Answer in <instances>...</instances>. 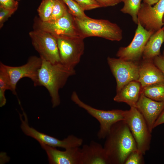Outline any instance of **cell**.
I'll use <instances>...</instances> for the list:
<instances>
[{
    "label": "cell",
    "mask_w": 164,
    "mask_h": 164,
    "mask_svg": "<svg viewBox=\"0 0 164 164\" xmlns=\"http://www.w3.org/2000/svg\"><path fill=\"white\" fill-rule=\"evenodd\" d=\"M105 138L103 147L111 164H124L128 155L138 150L135 141L124 120L114 124Z\"/></svg>",
    "instance_id": "6da1fadb"
},
{
    "label": "cell",
    "mask_w": 164,
    "mask_h": 164,
    "mask_svg": "<svg viewBox=\"0 0 164 164\" xmlns=\"http://www.w3.org/2000/svg\"><path fill=\"white\" fill-rule=\"evenodd\" d=\"M42 59L38 75L39 86H43L47 89L51 97L52 107L55 108L60 103L59 90L76 72L74 69L68 68L61 63L54 64Z\"/></svg>",
    "instance_id": "7a4b0ae2"
},
{
    "label": "cell",
    "mask_w": 164,
    "mask_h": 164,
    "mask_svg": "<svg viewBox=\"0 0 164 164\" xmlns=\"http://www.w3.org/2000/svg\"><path fill=\"white\" fill-rule=\"evenodd\" d=\"M74 19L80 36L98 37L112 41H119L122 39V31L116 24L105 19H93L89 17Z\"/></svg>",
    "instance_id": "3957f363"
},
{
    "label": "cell",
    "mask_w": 164,
    "mask_h": 164,
    "mask_svg": "<svg viewBox=\"0 0 164 164\" xmlns=\"http://www.w3.org/2000/svg\"><path fill=\"white\" fill-rule=\"evenodd\" d=\"M71 98L76 104L86 110L98 121L100 129L97 136L99 139L105 138L114 124L125 120V111L119 109L106 111L95 108L82 101L75 91L73 92Z\"/></svg>",
    "instance_id": "277c9868"
},
{
    "label": "cell",
    "mask_w": 164,
    "mask_h": 164,
    "mask_svg": "<svg viewBox=\"0 0 164 164\" xmlns=\"http://www.w3.org/2000/svg\"><path fill=\"white\" fill-rule=\"evenodd\" d=\"M135 141L138 150L145 155L150 148L151 132L142 115L135 107L125 111L124 120Z\"/></svg>",
    "instance_id": "5b68a950"
},
{
    "label": "cell",
    "mask_w": 164,
    "mask_h": 164,
    "mask_svg": "<svg viewBox=\"0 0 164 164\" xmlns=\"http://www.w3.org/2000/svg\"><path fill=\"white\" fill-rule=\"evenodd\" d=\"M42 63V58L36 56H31L26 64L19 66H9L0 62V70L7 75L12 87V92L14 94L17 95L16 85L22 78H28L32 81L35 86H39L38 75Z\"/></svg>",
    "instance_id": "8992f818"
},
{
    "label": "cell",
    "mask_w": 164,
    "mask_h": 164,
    "mask_svg": "<svg viewBox=\"0 0 164 164\" xmlns=\"http://www.w3.org/2000/svg\"><path fill=\"white\" fill-rule=\"evenodd\" d=\"M34 26L35 29L46 32L56 39L81 37L74 17L69 11L65 15L54 21L43 22L39 19H37L35 22Z\"/></svg>",
    "instance_id": "52a82bcc"
},
{
    "label": "cell",
    "mask_w": 164,
    "mask_h": 164,
    "mask_svg": "<svg viewBox=\"0 0 164 164\" xmlns=\"http://www.w3.org/2000/svg\"><path fill=\"white\" fill-rule=\"evenodd\" d=\"M23 111L22 115L19 114L21 121V128L26 135L31 137L37 140L40 143H43L53 147H59L65 149L70 148L80 147L83 142L82 138H78L73 135H69L63 140L40 132L33 128L30 127L28 124V119L26 114Z\"/></svg>",
    "instance_id": "ba28073f"
},
{
    "label": "cell",
    "mask_w": 164,
    "mask_h": 164,
    "mask_svg": "<svg viewBox=\"0 0 164 164\" xmlns=\"http://www.w3.org/2000/svg\"><path fill=\"white\" fill-rule=\"evenodd\" d=\"M35 49L42 59L55 64L60 63L57 39L50 33L39 29L29 32Z\"/></svg>",
    "instance_id": "9c48e42d"
},
{
    "label": "cell",
    "mask_w": 164,
    "mask_h": 164,
    "mask_svg": "<svg viewBox=\"0 0 164 164\" xmlns=\"http://www.w3.org/2000/svg\"><path fill=\"white\" fill-rule=\"evenodd\" d=\"M81 37L57 39L60 63L67 67L74 69L79 63L85 48Z\"/></svg>",
    "instance_id": "30bf717a"
},
{
    "label": "cell",
    "mask_w": 164,
    "mask_h": 164,
    "mask_svg": "<svg viewBox=\"0 0 164 164\" xmlns=\"http://www.w3.org/2000/svg\"><path fill=\"white\" fill-rule=\"evenodd\" d=\"M107 62L116 82V92L132 81H138L139 76L138 61H127L108 57Z\"/></svg>",
    "instance_id": "8fae6325"
},
{
    "label": "cell",
    "mask_w": 164,
    "mask_h": 164,
    "mask_svg": "<svg viewBox=\"0 0 164 164\" xmlns=\"http://www.w3.org/2000/svg\"><path fill=\"white\" fill-rule=\"evenodd\" d=\"M134 37L127 46L120 47L116 56L127 61H138L142 56L145 46L151 36L155 32L148 31L138 22Z\"/></svg>",
    "instance_id": "7c38bea8"
},
{
    "label": "cell",
    "mask_w": 164,
    "mask_h": 164,
    "mask_svg": "<svg viewBox=\"0 0 164 164\" xmlns=\"http://www.w3.org/2000/svg\"><path fill=\"white\" fill-rule=\"evenodd\" d=\"M164 0H160L153 7L143 2L138 14V22L147 30L155 32L164 25Z\"/></svg>",
    "instance_id": "4fadbf2b"
},
{
    "label": "cell",
    "mask_w": 164,
    "mask_h": 164,
    "mask_svg": "<svg viewBox=\"0 0 164 164\" xmlns=\"http://www.w3.org/2000/svg\"><path fill=\"white\" fill-rule=\"evenodd\" d=\"M136 108L144 118L152 132L154 124L164 109V101H157L145 96L141 92Z\"/></svg>",
    "instance_id": "5bb4252c"
},
{
    "label": "cell",
    "mask_w": 164,
    "mask_h": 164,
    "mask_svg": "<svg viewBox=\"0 0 164 164\" xmlns=\"http://www.w3.org/2000/svg\"><path fill=\"white\" fill-rule=\"evenodd\" d=\"M40 144L46 151L50 164H80L79 147L65 149L64 151L43 143Z\"/></svg>",
    "instance_id": "9a60e30c"
},
{
    "label": "cell",
    "mask_w": 164,
    "mask_h": 164,
    "mask_svg": "<svg viewBox=\"0 0 164 164\" xmlns=\"http://www.w3.org/2000/svg\"><path fill=\"white\" fill-rule=\"evenodd\" d=\"M80 164H111L104 148L101 144L91 141L80 149Z\"/></svg>",
    "instance_id": "2e32d148"
},
{
    "label": "cell",
    "mask_w": 164,
    "mask_h": 164,
    "mask_svg": "<svg viewBox=\"0 0 164 164\" xmlns=\"http://www.w3.org/2000/svg\"><path fill=\"white\" fill-rule=\"evenodd\" d=\"M138 81L142 88L155 84L163 83L164 74L155 65L153 59H143L139 63Z\"/></svg>",
    "instance_id": "e0dca14e"
},
{
    "label": "cell",
    "mask_w": 164,
    "mask_h": 164,
    "mask_svg": "<svg viewBox=\"0 0 164 164\" xmlns=\"http://www.w3.org/2000/svg\"><path fill=\"white\" fill-rule=\"evenodd\" d=\"M142 87L138 81H132L125 85L114 98L118 102H124L130 107L136 108V104L142 92Z\"/></svg>",
    "instance_id": "ac0fdd59"
},
{
    "label": "cell",
    "mask_w": 164,
    "mask_h": 164,
    "mask_svg": "<svg viewBox=\"0 0 164 164\" xmlns=\"http://www.w3.org/2000/svg\"><path fill=\"white\" fill-rule=\"evenodd\" d=\"M164 42V25L150 37L145 46L143 59H153L160 55V48Z\"/></svg>",
    "instance_id": "d6986e66"
},
{
    "label": "cell",
    "mask_w": 164,
    "mask_h": 164,
    "mask_svg": "<svg viewBox=\"0 0 164 164\" xmlns=\"http://www.w3.org/2000/svg\"><path fill=\"white\" fill-rule=\"evenodd\" d=\"M142 92L154 101H164V82L156 83L142 88Z\"/></svg>",
    "instance_id": "ffe728a7"
},
{
    "label": "cell",
    "mask_w": 164,
    "mask_h": 164,
    "mask_svg": "<svg viewBox=\"0 0 164 164\" xmlns=\"http://www.w3.org/2000/svg\"><path fill=\"white\" fill-rule=\"evenodd\" d=\"M142 0H125L124 4L121 11L130 15L134 22L138 24V15L141 6Z\"/></svg>",
    "instance_id": "44dd1931"
},
{
    "label": "cell",
    "mask_w": 164,
    "mask_h": 164,
    "mask_svg": "<svg viewBox=\"0 0 164 164\" xmlns=\"http://www.w3.org/2000/svg\"><path fill=\"white\" fill-rule=\"evenodd\" d=\"M55 0H43L37 9L39 19L43 22L49 21L51 15Z\"/></svg>",
    "instance_id": "7402d4cb"
},
{
    "label": "cell",
    "mask_w": 164,
    "mask_h": 164,
    "mask_svg": "<svg viewBox=\"0 0 164 164\" xmlns=\"http://www.w3.org/2000/svg\"><path fill=\"white\" fill-rule=\"evenodd\" d=\"M68 12V8L63 0H55L52 12L48 21L57 20L65 15Z\"/></svg>",
    "instance_id": "603a6c76"
},
{
    "label": "cell",
    "mask_w": 164,
    "mask_h": 164,
    "mask_svg": "<svg viewBox=\"0 0 164 164\" xmlns=\"http://www.w3.org/2000/svg\"><path fill=\"white\" fill-rule=\"evenodd\" d=\"M6 90L12 91L10 83L6 74L0 70V104L1 105L6 103L5 92Z\"/></svg>",
    "instance_id": "cb8c5ba5"
},
{
    "label": "cell",
    "mask_w": 164,
    "mask_h": 164,
    "mask_svg": "<svg viewBox=\"0 0 164 164\" xmlns=\"http://www.w3.org/2000/svg\"><path fill=\"white\" fill-rule=\"evenodd\" d=\"M67 5L69 12L73 16L80 19L88 17L85 14L84 11L74 0H63Z\"/></svg>",
    "instance_id": "d4e9b609"
},
{
    "label": "cell",
    "mask_w": 164,
    "mask_h": 164,
    "mask_svg": "<svg viewBox=\"0 0 164 164\" xmlns=\"http://www.w3.org/2000/svg\"><path fill=\"white\" fill-rule=\"evenodd\" d=\"M144 155L138 150L133 151L128 155L124 164H144Z\"/></svg>",
    "instance_id": "484cf974"
},
{
    "label": "cell",
    "mask_w": 164,
    "mask_h": 164,
    "mask_svg": "<svg viewBox=\"0 0 164 164\" xmlns=\"http://www.w3.org/2000/svg\"><path fill=\"white\" fill-rule=\"evenodd\" d=\"M84 11L101 7L95 0H74Z\"/></svg>",
    "instance_id": "4316f807"
},
{
    "label": "cell",
    "mask_w": 164,
    "mask_h": 164,
    "mask_svg": "<svg viewBox=\"0 0 164 164\" xmlns=\"http://www.w3.org/2000/svg\"><path fill=\"white\" fill-rule=\"evenodd\" d=\"M0 7V28H2L4 22L16 11Z\"/></svg>",
    "instance_id": "83f0119b"
},
{
    "label": "cell",
    "mask_w": 164,
    "mask_h": 164,
    "mask_svg": "<svg viewBox=\"0 0 164 164\" xmlns=\"http://www.w3.org/2000/svg\"><path fill=\"white\" fill-rule=\"evenodd\" d=\"M19 3L14 0H0V7L9 9H18Z\"/></svg>",
    "instance_id": "f1b7e54d"
},
{
    "label": "cell",
    "mask_w": 164,
    "mask_h": 164,
    "mask_svg": "<svg viewBox=\"0 0 164 164\" xmlns=\"http://www.w3.org/2000/svg\"><path fill=\"white\" fill-rule=\"evenodd\" d=\"M101 6V7L114 6L121 2V0H95Z\"/></svg>",
    "instance_id": "f546056e"
},
{
    "label": "cell",
    "mask_w": 164,
    "mask_h": 164,
    "mask_svg": "<svg viewBox=\"0 0 164 164\" xmlns=\"http://www.w3.org/2000/svg\"><path fill=\"white\" fill-rule=\"evenodd\" d=\"M153 63L164 74V56L162 55H159L155 57L153 59Z\"/></svg>",
    "instance_id": "4dcf8cb0"
},
{
    "label": "cell",
    "mask_w": 164,
    "mask_h": 164,
    "mask_svg": "<svg viewBox=\"0 0 164 164\" xmlns=\"http://www.w3.org/2000/svg\"><path fill=\"white\" fill-rule=\"evenodd\" d=\"M163 124H164V109L156 121L154 125V128H155L156 127Z\"/></svg>",
    "instance_id": "1f68e13d"
},
{
    "label": "cell",
    "mask_w": 164,
    "mask_h": 164,
    "mask_svg": "<svg viewBox=\"0 0 164 164\" xmlns=\"http://www.w3.org/2000/svg\"><path fill=\"white\" fill-rule=\"evenodd\" d=\"M143 2L147 3L150 5L156 4L160 0H143Z\"/></svg>",
    "instance_id": "d6a6232c"
},
{
    "label": "cell",
    "mask_w": 164,
    "mask_h": 164,
    "mask_svg": "<svg viewBox=\"0 0 164 164\" xmlns=\"http://www.w3.org/2000/svg\"><path fill=\"white\" fill-rule=\"evenodd\" d=\"M162 22L164 23V14L162 18Z\"/></svg>",
    "instance_id": "836d02e7"
},
{
    "label": "cell",
    "mask_w": 164,
    "mask_h": 164,
    "mask_svg": "<svg viewBox=\"0 0 164 164\" xmlns=\"http://www.w3.org/2000/svg\"><path fill=\"white\" fill-rule=\"evenodd\" d=\"M162 55L164 56V50L163 51V55Z\"/></svg>",
    "instance_id": "e575fe53"
},
{
    "label": "cell",
    "mask_w": 164,
    "mask_h": 164,
    "mask_svg": "<svg viewBox=\"0 0 164 164\" xmlns=\"http://www.w3.org/2000/svg\"><path fill=\"white\" fill-rule=\"evenodd\" d=\"M121 0L122 1V2H123L125 1V0Z\"/></svg>",
    "instance_id": "d590c367"
},
{
    "label": "cell",
    "mask_w": 164,
    "mask_h": 164,
    "mask_svg": "<svg viewBox=\"0 0 164 164\" xmlns=\"http://www.w3.org/2000/svg\"><path fill=\"white\" fill-rule=\"evenodd\" d=\"M18 0V1H19V0Z\"/></svg>",
    "instance_id": "8d00e7d4"
}]
</instances>
